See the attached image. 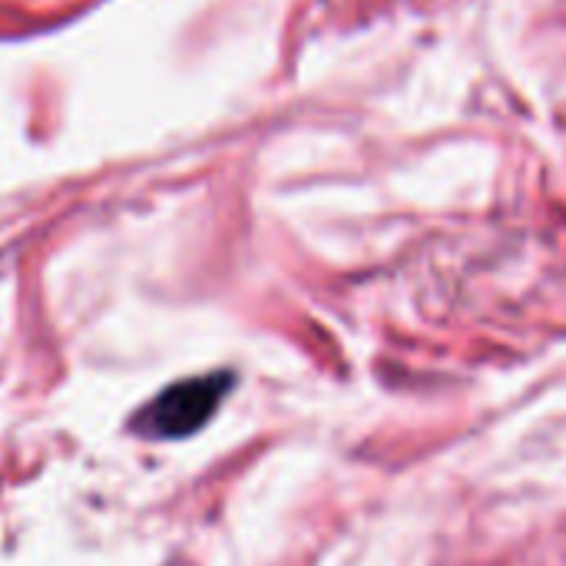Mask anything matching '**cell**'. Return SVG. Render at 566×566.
I'll return each mask as SVG.
<instances>
[{
  "mask_svg": "<svg viewBox=\"0 0 566 566\" xmlns=\"http://www.w3.org/2000/svg\"><path fill=\"white\" fill-rule=\"evenodd\" d=\"M229 391H232V375L229 371L186 378V381L166 388L159 398H153L139 411L133 428L143 438H159V441L189 438L216 415V408L222 405V398Z\"/></svg>",
  "mask_w": 566,
  "mask_h": 566,
  "instance_id": "1",
  "label": "cell"
}]
</instances>
